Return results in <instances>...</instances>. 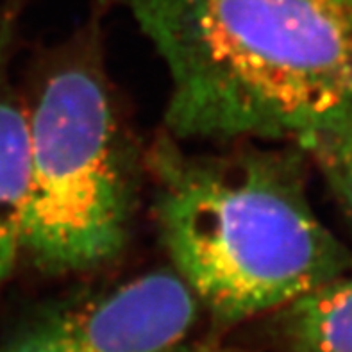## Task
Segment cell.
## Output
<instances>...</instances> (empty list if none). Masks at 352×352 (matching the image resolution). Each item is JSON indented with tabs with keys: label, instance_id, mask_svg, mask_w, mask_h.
<instances>
[{
	"label": "cell",
	"instance_id": "8",
	"mask_svg": "<svg viewBox=\"0 0 352 352\" xmlns=\"http://www.w3.org/2000/svg\"><path fill=\"white\" fill-rule=\"evenodd\" d=\"M170 352H217V351H210V349H204V347H190V345L183 344Z\"/></svg>",
	"mask_w": 352,
	"mask_h": 352
},
{
	"label": "cell",
	"instance_id": "5",
	"mask_svg": "<svg viewBox=\"0 0 352 352\" xmlns=\"http://www.w3.org/2000/svg\"><path fill=\"white\" fill-rule=\"evenodd\" d=\"M20 9L22 0H9L0 13V288L23 256L29 197L31 142L25 102L9 76Z\"/></svg>",
	"mask_w": 352,
	"mask_h": 352
},
{
	"label": "cell",
	"instance_id": "6",
	"mask_svg": "<svg viewBox=\"0 0 352 352\" xmlns=\"http://www.w3.org/2000/svg\"><path fill=\"white\" fill-rule=\"evenodd\" d=\"M294 352H352V277H338L281 308Z\"/></svg>",
	"mask_w": 352,
	"mask_h": 352
},
{
	"label": "cell",
	"instance_id": "1",
	"mask_svg": "<svg viewBox=\"0 0 352 352\" xmlns=\"http://www.w3.org/2000/svg\"><path fill=\"white\" fill-rule=\"evenodd\" d=\"M170 79L179 142L352 136V0H129Z\"/></svg>",
	"mask_w": 352,
	"mask_h": 352
},
{
	"label": "cell",
	"instance_id": "2",
	"mask_svg": "<svg viewBox=\"0 0 352 352\" xmlns=\"http://www.w3.org/2000/svg\"><path fill=\"white\" fill-rule=\"evenodd\" d=\"M147 166L174 272L220 324L285 308L352 268L309 204L297 145L190 152L163 133Z\"/></svg>",
	"mask_w": 352,
	"mask_h": 352
},
{
	"label": "cell",
	"instance_id": "4",
	"mask_svg": "<svg viewBox=\"0 0 352 352\" xmlns=\"http://www.w3.org/2000/svg\"><path fill=\"white\" fill-rule=\"evenodd\" d=\"M199 302L174 270H154L54 311L0 352H170L184 344Z\"/></svg>",
	"mask_w": 352,
	"mask_h": 352
},
{
	"label": "cell",
	"instance_id": "7",
	"mask_svg": "<svg viewBox=\"0 0 352 352\" xmlns=\"http://www.w3.org/2000/svg\"><path fill=\"white\" fill-rule=\"evenodd\" d=\"M304 152L315 160L333 192L352 213V136L315 143Z\"/></svg>",
	"mask_w": 352,
	"mask_h": 352
},
{
	"label": "cell",
	"instance_id": "3",
	"mask_svg": "<svg viewBox=\"0 0 352 352\" xmlns=\"http://www.w3.org/2000/svg\"><path fill=\"white\" fill-rule=\"evenodd\" d=\"M25 111L23 254L47 276L109 263L129 240L138 163L104 70L97 18L47 61Z\"/></svg>",
	"mask_w": 352,
	"mask_h": 352
}]
</instances>
